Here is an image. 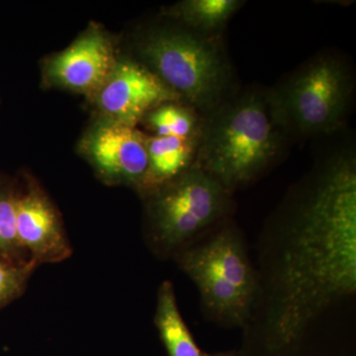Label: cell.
Wrapping results in <instances>:
<instances>
[{
  "label": "cell",
  "mask_w": 356,
  "mask_h": 356,
  "mask_svg": "<svg viewBox=\"0 0 356 356\" xmlns=\"http://www.w3.org/2000/svg\"><path fill=\"white\" fill-rule=\"evenodd\" d=\"M257 294L245 331L271 353L289 350L334 304L356 292V168L330 161L264 229Z\"/></svg>",
  "instance_id": "obj_1"
},
{
  "label": "cell",
  "mask_w": 356,
  "mask_h": 356,
  "mask_svg": "<svg viewBox=\"0 0 356 356\" xmlns=\"http://www.w3.org/2000/svg\"><path fill=\"white\" fill-rule=\"evenodd\" d=\"M282 134L267 92L232 95L203 117L194 163L233 194L271 165Z\"/></svg>",
  "instance_id": "obj_2"
},
{
  "label": "cell",
  "mask_w": 356,
  "mask_h": 356,
  "mask_svg": "<svg viewBox=\"0 0 356 356\" xmlns=\"http://www.w3.org/2000/svg\"><path fill=\"white\" fill-rule=\"evenodd\" d=\"M178 266L197 287L211 322L245 329L257 294V275L242 233L225 220L175 255Z\"/></svg>",
  "instance_id": "obj_3"
},
{
  "label": "cell",
  "mask_w": 356,
  "mask_h": 356,
  "mask_svg": "<svg viewBox=\"0 0 356 356\" xmlns=\"http://www.w3.org/2000/svg\"><path fill=\"white\" fill-rule=\"evenodd\" d=\"M137 51L140 64L202 117L232 95L231 67L215 37L161 26L140 37Z\"/></svg>",
  "instance_id": "obj_4"
},
{
  "label": "cell",
  "mask_w": 356,
  "mask_h": 356,
  "mask_svg": "<svg viewBox=\"0 0 356 356\" xmlns=\"http://www.w3.org/2000/svg\"><path fill=\"white\" fill-rule=\"evenodd\" d=\"M144 198L147 245L161 259H175L210 233L232 205V193L195 163Z\"/></svg>",
  "instance_id": "obj_5"
},
{
  "label": "cell",
  "mask_w": 356,
  "mask_h": 356,
  "mask_svg": "<svg viewBox=\"0 0 356 356\" xmlns=\"http://www.w3.org/2000/svg\"><path fill=\"white\" fill-rule=\"evenodd\" d=\"M353 84L343 60L327 54L299 67L267 97L283 133L322 135L343 124Z\"/></svg>",
  "instance_id": "obj_6"
},
{
  "label": "cell",
  "mask_w": 356,
  "mask_h": 356,
  "mask_svg": "<svg viewBox=\"0 0 356 356\" xmlns=\"http://www.w3.org/2000/svg\"><path fill=\"white\" fill-rule=\"evenodd\" d=\"M147 138L137 127L99 118L81 140V154L104 184L139 191L147 168Z\"/></svg>",
  "instance_id": "obj_7"
},
{
  "label": "cell",
  "mask_w": 356,
  "mask_h": 356,
  "mask_svg": "<svg viewBox=\"0 0 356 356\" xmlns=\"http://www.w3.org/2000/svg\"><path fill=\"white\" fill-rule=\"evenodd\" d=\"M91 99L99 112V118L133 127H137L149 112L165 103L184 102L144 65L120 58Z\"/></svg>",
  "instance_id": "obj_8"
},
{
  "label": "cell",
  "mask_w": 356,
  "mask_h": 356,
  "mask_svg": "<svg viewBox=\"0 0 356 356\" xmlns=\"http://www.w3.org/2000/svg\"><path fill=\"white\" fill-rule=\"evenodd\" d=\"M111 37L97 24H91L44 65V79L53 88L92 98L118 62Z\"/></svg>",
  "instance_id": "obj_9"
},
{
  "label": "cell",
  "mask_w": 356,
  "mask_h": 356,
  "mask_svg": "<svg viewBox=\"0 0 356 356\" xmlns=\"http://www.w3.org/2000/svg\"><path fill=\"white\" fill-rule=\"evenodd\" d=\"M16 228L21 247L37 266L67 261L72 247L62 216L36 180L27 177L16 197Z\"/></svg>",
  "instance_id": "obj_10"
},
{
  "label": "cell",
  "mask_w": 356,
  "mask_h": 356,
  "mask_svg": "<svg viewBox=\"0 0 356 356\" xmlns=\"http://www.w3.org/2000/svg\"><path fill=\"white\" fill-rule=\"evenodd\" d=\"M198 139L147 136V168L139 189L146 196L186 172L195 161Z\"/></svg>",
  "instance_id": "obj_11"
},
{
  "label": "cell",
  "mask_w": 356,
  "mask_h": 356,
  "mask_svg": "<svg viewBox=\"0 0 356 356\" xmlns=\"http://www.w3.org/2000/svg\"><path fill=\"white\" fill-rule=\"evenodd\" d=\"M154 325L168 356H208L198 348L182 318L170 281H163L159 288Z\"/></svg>",
  "instance_id": "obj_12"
},
{
  "label": "cell",
  "mask_w": 356,
  "mask_h": 356,
  "mask_svg": "<svg viewBox=\"0 0 356 356\" xmlns=\"http://www.w3.org/2000/svg\"><path fill=\"white\" fill-rule=\"evenodd\" d=\"M243 4L240 0H184L166 14L187 29L214 37Z\"/></svg>",
  "instance_id": "obj_13"
},
{
  "label": "cell",
  "mask_w": 356,
  "mask_h": 356,
  "mask_svg": "<svg viewBox=\"0 0 356 356\" xmlns=\"http://www.w3.org/2000/svg\"><path fill=\"white\" fill-rule=\"evenodd\" d=\"M203 117L184 102H168L156 107L145 117V124L154 131V136L198 139Z\"/></svg>",
  "instance_id": "obj_14"
},
{
  "label": "cell",
  "mask_w": 356,
  "mask_h": 356,
  "mask_svg": "<svg viewBox=\"0 0 356 356\" xmlns=\"http://www.w3.org/2000/svg\"><path fill=\"white\" fill-rule=\"evenodd\" d=\"M16 197L15 184L0 178V257L15 264H26L30 261L17 236Z\"/></svg>",
  "instance_id": "obj_15"
},
{
  "label": "cell",
  "mask_w": 356,
  "mask_h": 356,
  "mask_svg": "<svg viewBox=\"0 0 356 356\" xmlns=\"http://www.w3.org/2000/svg\"><path fill=\"white\" fill-rule=\"evenodd\" d=\"M37 268L31 261L15 264L0 257V310L22 296Z\"/></svg>",
  "instance_id": "obj_16"
},
{
  "label": "cell",
  "mask_w": 356,
  "mask_h": 356,
  "mask_svg": "<svg viewBox=\"0 0 356 356\" xmlns=\"http://www.w3.org/2000/svg\"><path fill=\"white\" fill-rule=\"evenodd\" d=\"M208 356H236L232 353H216V355H208Z\"/></svg>",
  "instance_id": "obj_17"
}]
</instances>
